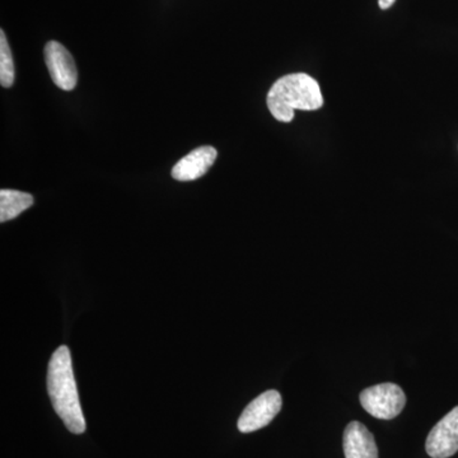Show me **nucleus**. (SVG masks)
I'll return each instance as SVG.
<instances>
[{
    "label": "nucleus",
    "mask_w": 458,
    "mask_h": 458,
    "mask_svg": "<svg viewBox=\"0 0 458 458\" xmlns=\"http://www.w3.org/2000/svg\"><path fill=\"white\" fill-rule=\"evenodd\" d=\"M14 63L4 31H0V84L4 89L13 86Z\"/></svg>",
    "instance_id": "nucleus-10"
},
{
    "label": "nucleus",
    "mask_w": 458,
    "mask_h": 458,
    "mask_svg": "<svg viewBox=\"0 0 458 458\" xmlns=\"http://www.w3.org/2000/svg\"><path fill=\"white\" fill-rule=\"evenodd\" d=\"M282 394L276 390H269L256 397L243 410L237 427L241 433H252L269 426L282 410Z\"/></svg>",
    "instance_id": "nucleus-4"
},
{
    "label": "nucleus",
    "mask_w": 458,
    "mask_h": 458,
    "mask_svg": "<svg viewBox=\"0 0 458 458\" xmlns=\"http://www.w3.org/2000/svg\"><path fill=\"white\" fill-rule=\"evenodd\" d=\"M396 0H378L379 8L381 9H388Z\"/></svg>",
    "instance_id": "nucleus-11"
},
{
    "label": "nucleus",
    "mask_w": 458,
    "mask_h": 458,
    "mask_svg": "<svg viewBox=\"0 0 458 458\" xmlns=\"http://www.w3.org/2000/svg\"><path fill=\"white\" fill-rule=\"evenodd\" d=\"M427 454L432 458H450L458 452V406L434 426L428 436Z\"/></svg>",
    "instance_id": "nucleus-5"
},
{
    "label": "nucleus",
    "mask_w": 458,
    "mask_h": 458,
    "mask_svg": "<svg viewBox=\"0 0 458 458\" xmlns=\"http://www.w3.org/2000/svg\"><path fill=\"white\" fill-rule=\"evenodd\" d=\"M47 391L53 408L69 432L82 434L86 420L78 396L71 351L62 345L54 352L47 369Z\"/></svg>",
    "instance_id": "nucleus-1"
},
{
    "label": "nucleus",
    "mask_w": 458,
    "mask_h": 458,
    "mask_svg": "<svg viewBox=\"0 0 458 458\" xmlns=\"http://www.w3.org/2000/svg\"><path fill=\"white\" fill-rule=\"evenodd\" d=\"M360 403L373 418L391 420L405 408L406 396L400 386L381 384L366 388L360 394Z\"/></svg>",
    "instance_id": "nucleus-3"
},
{
    "label": "nucleus",
    "mask_w": 458,
    "mask_h": 458,
    "mask_svg": "<svg viewBox=\"0 0 458 458\" xmlns=\"http://www.w3.org/2000/svg\"><path fill=\"white\" fill-rule=\"evenodd\" d=\"M267 107L278 122L291 123L294 111H315L324 106L318 81L309 74L295 73L280 78L267 93Z\"/></svg>",
    "instance_id": "nucleus-2"
},
{
    "label": "nucleus",
    "mask_w": 458,
    "mask_h": 458,
    "mask_svg": "<svg viewBox=\"0 0 458 458\" xmlns=\"http://www.w3.org/2000/svg\"><path fill=\"white\" fill-rule=\"evenodd\" d=\"M345 458H378L375 437L360 421H352L344 432Z\"/></svg>",
    "instance_id": "nucleus-8"
},
{
    "label": "nucleus",
    "mask_w": 458,
    "mask_h": 458,
    "mask_svg": "<svg viewBox=\"0 0 458 458\" xmlns=\"http://www.w3.org/2000/svg\"><path fill=\"white\" fill-rule=\"evenodd\" d=\"M216 156L218 153L216 148L209 146L197 148L174 165L171 172L172 177L181 182L198 180L209 171L216 162Z\"/></svg>",
    "instance_id": "nucleus-7"
},
{
    "label": "nucleus",
    "mask_w": 458,
    "mask_h": 458,
    "mask_svg": "<svg viewBox=\"0 0 458 458\" xmlns=\"http://www.w3.org/2000/svg\"><path fill=\"white\" fill-rule=\"evenodd\" d=\"M45 62L53 82L63 90H73L78 82L73 56L60 42L50 41L45 47Z\"/></svg>",
    "instance_id": "nucleus-6"
},
{
    "label": "nucleus",
    "mask_w": 458,
    "mask_h": 458,
    "mask_svg": "<svg viewBox=\"0 0 458 458\" xmlns=\"http://www.w3.org/2000/svg\"><path fill=\"white\" fill-rule=\"evenodd\" d=\"M33 205L32 195L17 190H5L0 191V222L5 223L17 218L21 213Z\"/></svg>",
    "instance_id": "nucleus-9"
}]
</instances>
